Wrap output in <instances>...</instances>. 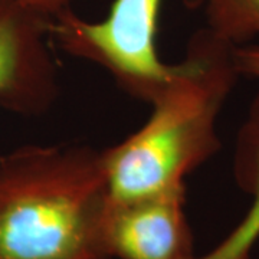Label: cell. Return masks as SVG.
<instances>
[{"label": "cell", "mask_w": 259, "mask_h": 259, "mask_svg": "<svg viewBox=\"0 0 259 259\" xmlns=\"http://www.w3.org/2000/svg\"><path fill=\"white\" fill-rule=\"evenodd\" d=\"M235 48L204 26L192 35L185 58L150 104L148 120L102 150L111 199L183 187L186 177L219 151L218 118L241 78Z\"/></svg>", "instance_id": "obj_1"}, {"label": "cell", "mask_w": 259, "mask_h": 259, "mask_svg": "<svg viewBox=\"0 0 259 259\" xmlns=\"http://www.w3.org/2000/svg\"><path fill=\"white\" fill-rule=\"evenodd\" d=\"M102 150L29 144L0 157V259H112Z\"/></svg>", "instance_id": "obj_2"}, {"label": "cell", "mask_w": 259, "mask_h": 259, "mask_svg": "<svg viewBox=\"0 0 259 259\" xmlns=\"http://www.w3.org/2000/svg\"><path fill=\"white\" fill-rule=\"evenodd\" d=\"M163 0H114L101 20L68 9L51 20V39L65 54L101 66L124 93L151 104L175 72L157 48Z\"/></svg>", "instance_id": "obj_3"}, {"label": "cell", "mask_w": 259, "mask_h": 259, "mask_svg": "<svg viewBox=\"0 0 259 259\" xmlns=\"http://www.w3.org/2000/svg\"><path fill=\"white\" fill-rule=\"evenodd\" d=\"M51 20L19 0H0V105L23 114L47 111L58 95Z\"/></svg>", "instance_id": "obj_4"}, {"label": "cell", "mask_w": 259, "mask_h": 259, "mask_svg": "<svg viewBox=\"0 0 259 259\" xmlns=\"http://www.w3.org/2000/svg\"><path fill=\"white\" fill-rule=\"evenodd\" d=\"M186 186L130 200L108 199L102 235L112 259H190Z\"/></svg>", "instance_id": "obj_5"}, {"label": "cell", "mask_w": 259, "mask_h": 259, "mask_svg": "<svg viewBox=\"0 0 259 259\" xmlns=\"http://www.w3.org/2000/svg\"><path fill=\"white\" fill-rule=\"evenodd\" d=\"M233 177L252 204L238 226L202 256L190 259H250L259 241V93L250 104L248 115L238 131L233 153Z\"/></svg>", "instance_id": "obj_6"}, {"label": "cell", "mask_w": 259, "mask_h": 259, "mask_svg": "<svg viewBox=\"0 0 259 259\" xmlns=\"http://www.w3.org/2000/svg\"><path fill=\"white\" fill-rule=\"evenodd\" d=\"M187 9L200 12L204 28L235 47L259 39V0H183Z\"/></svg>", "instance_id": "obj_7"}, {"label": "cell", "mask_w": 259, "mask_h": 259, "mask_svg": "<svg viewBox=\"0 0 259 259\" xmlns=\"http://www.w3.org/2000/svg\"><path fill=\"white\" fill-rule=\"evenodd\" d=\"M235 65L241 76L259 79V45L248 44L235 48Z\"/></svg>", "instance_id": "obj_8"}, {"label": "cell", "mask_w": 259, "mask_h": 259, "mask_svg": "<svg viewBox=\"0 0 259 259\" xmlns=\"http://www.w3.org/2000/svg\"><path fill=\"white\" fill-rule=\"evenodd\" d=\"M19 2L32 12L52 20L65 10L72 9V3L75 0H19Z\"/></svg>", "instance_id": "obj_9"}]
</instances>
